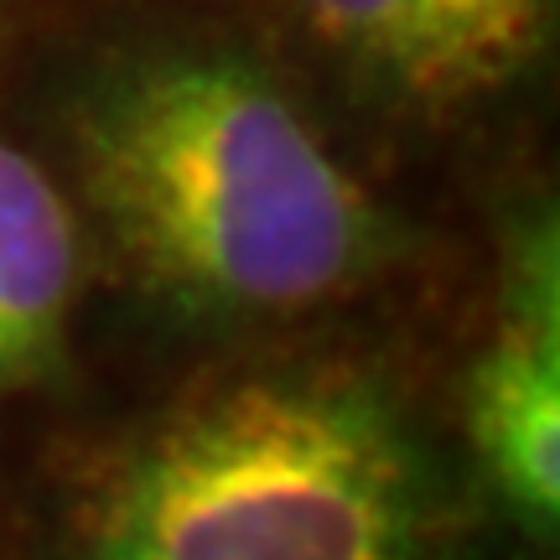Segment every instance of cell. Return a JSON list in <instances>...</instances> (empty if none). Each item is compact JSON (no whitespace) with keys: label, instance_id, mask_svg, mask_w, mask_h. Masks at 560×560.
Listing matches in <instances>:
<instances>
[{"label":"cell","instance_id":"obj_4","mask_svg":"<svg viewBox=\"0 0 560 560\" xmlns=\"http://www.w3.org/2000/svg\"><path fill=\"white\" fill-rule=\"evenodd\" d=\"M327 58L405 109H467L550 42L556 0H285Z\"/></svg>","mask_w":560,"mask_h":560},{"label":"cell","instance_id":"obj_5","mask_svg":"<svg viewBox=\"0 0 560 560\" xmlns=\"http://www.w3.org/2000/svg\"><path fill=\"white\" fill-rule=\"evenodd\" d=\"M83 234L73 198L0 136V405L62 363L79 301Z\"/></svg>","mask_w":560,"mask_h":560},{"label":"cell","instance_id":"obj_2","mask_svg":"<svg viewBox=\"0 0 560 560\" xmlns=\"http://www.w3.org/2000/svg\"><path fill=\"white\" fill-rule=\"evenodd\" d=\"M62 560H436V482L380 374L270 363L130 436Z\"/></svg>","mask_w":560,"mask_h":560},{"label":"cell","instance_id":"obj_3","mask_svg":"<svg viewBox=\"0 0 560 560\" xmlns=\"http://www.w3.org/2000/svg\"><path fill=\"white\" fill-rule=\"evenodd\" d=\"M462 405L488 493L550 540L560 514V234L545 198L503 229L499 312Z\"/></svg>","mask_w":560,"mask_h":560},{"label":"cell","instance_id":"obj_1","mask_svg":"<svg viewBox=\"0 0 560 560\" xmlns=\"http://www.w3.org/2000/svg\"><path fill=\"white\" fill-rule=\"evenodd\" d=\"M62 145L109 260L172 317H296L410 255L405 223L234 47L104 58L62 104Z\"/></svg>","mask_w":560,"mask_h":560}]
</instances>
